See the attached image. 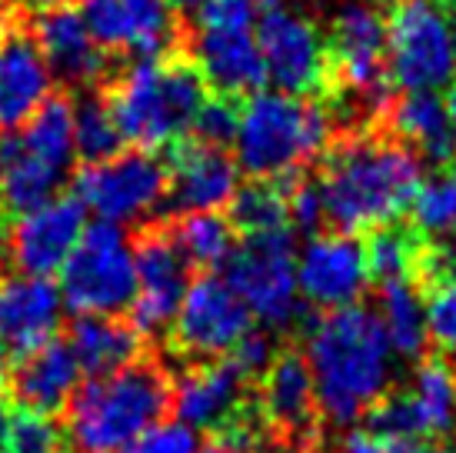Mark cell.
Here are the masks:
<instances>
[{"label":"cell","instance_id":"25","mask_svg":"<svg viewBox=\"0 0 456 453\" xmlns=\"http://www.w3.org/2000/svg\"><path fill=\"white\" fill-rule=\"evenodd\" d=\"M67 343L90 377H110L147 357V340L124 317H74Z\"/></svg>","mask_w":456,"mask_h":453},{"label":"cell","instance_id":"24","mask_svg":"<svg viewBox=\"0 0 456 453\" xmlns=\"http://www.w3.org/2000/svg\"><path fill=\"white\" fill-rule=\"evenodd\" d=\"M380 127L440 170L456 164V130L450 124L446 101L433 90L393 97Z\"/></svg>","mask_w":456,"mask_h":453},{"label":"cell","instance_id":"30","mask_svg":"<svg viewBox=\"0 0 456 453\" xmlns=\"http://www.w3.org/2000/svg\"><path fill=\"white\" fill-rule=\"evenodd\" d=\"M427 243L430 240L419 237L410 224L406 226L390 224V226H380V230H370L367 240H363L370 284L383 287V284H393V280H413L417 260Z\"/></svg>","mask_w":456,"mask_h":453},{"label":"cell","instance_id":"9","mask_svg":"<svg viewBox=\"0 0 456 453\" xmlns=\"http://www.w3.org/2000/svg\"><path fill=\"white\" fill-rule=\"evenodd\" d=\"M227 284L266 327H287L300 314L297 253L290 230L240 237L227 264Z\"/></svg>","mask_w":456,"mask_h":453},{"label":"cell","instance_id":"28","mask_svg":"<svg viewBox=\"0 0 456 453\" xmlns=\"http://www.w3.org/2000/svg\"><path fill=\"white\" fill-rule=\"evenodd\" d=\"M380 320L387 330L393 353L406 360H423L430 347V327H427V301L413 280H393L380 290Z\"/></svg>","mask_w":456,"mask_h":453},{"label":"cell","instance_id":"29","mask_svg":"<svg viewBox=\"0 0 456 453\" xmlns=\"http://www.w3.org/2000/svg\"><path fill=\"white\" fill-rule=\"evenodd\" d=\"M170 234L177 240L183 257L191 260L193 270L214 274L216 267H227L233 251H237V230L230 224L227 214H183V217H164Z\"/></svg>","mask_w":456,"mask_h":453},{"label":"cell","instance_id":"18","mask_svg":"<svg viewBox=\"0 0 456 453\" xmlns=\"http://www.w3.org/2000/svg\"><path fill=\"white\" fill-rule=\"evenodd\" d=\"M240 190V167L220 147H207L200 140H180L170 147V190H167V217L214 214L230 207Z\"/></svg>","mask_w":456,"mask_h":453},{"label":"cell","instance_id":"47","mask_svg":"<svg viewBox=\"0 0 456 453\" xmlns=\"http://www.w3.org/2000/svg\"><path fill=\"white\" fill-rule=\"evenodd\" d=\"M270 4H277V0H260V11H264V7H270Z\"/></svg>","mask_w":456,"mask_h":453},{"label":"cell","instance_id":"37","mask_svg":"<svg viewBox=\"0 0 456 453\" xmlns=\"http://www.w3.org/2000/svg\"><path fill=\"white\" fill-rule=\"evenodd\" d=\"M191 134L193 140H200L207 147L227 151V144H237V134H240V103L220 97V94L207 97L203 107L197 111Z\"/></svg>","mask_w":456,"mask_h":453},{"label":"cell","instance_id":"46","mask_svg":"<svg viewBox=\"0 0 456 453\" xmlns=\"http://www.w3.org/2000/svg\"><path fill=\"white\" fill-rule=\"evenodd\" d=\"M7 27H11V24H7V13H4V4H0V34H4Z\"/></svg>","mask_w":456,"mask_h":453},{"label":"cell","instance_id":"35","mask_svg":"<svg viewBox=\"0 0 456 453\" xmlns=\"http://www.w3.org/2000/svg\"><path fill=\"white\" fill-rule=\"evenodd\" d=\"M419 293L427 301V327H430L433 350L446 364L456 367V270Z\"/></svg>","mask_w":456,"mask_h":453},{"label":"cell","instance_id":"49","mask_svg":"<svg viewBox=\"0 0 456 453\" xmlns=\"http://www.w3.org/2000/svg\"><path fill=\"white\" fill-rule=\"evenodd\" d=\"M396 4H400V0H396Z\"/></svg>","mask_w":456,"mask_h":453},{"label":"cell","instance_id":"33","mask_svg":"<svg viewBox=\"0 0 456 453\" xmlns=\"http://www.w3.org/2000/svg\"><path fill=\"white\" fill-rule=\"evenodd\" d=\"M74 144L84 164L110 161L124 147V134L103 90H80L74 103Z\"/></svg>","mask_w":456,"mask_h":453},{"label":"cell","instance_id":"2","mask_svg":"<svg viewBox=\"0 0 456 453\" xmlns=\"http://www.w3.org/2000/svg\"><path fill=\"white\" fill-rule=\"evenodd\" d=\"M390 340L380 314L343 307L310 324L306 364L317 383L320 416L327 427H350L390 393Z\"/></svg>","mask_w":456,"mask_h":453},{"label":"cell","instance_id":"5","mask_svg":"<svg viewBox=\"0 0 456 453\" xmlns=\"http://www.w3.org/2000/svg\"><path fill=\"white\" fill-rule=\"evenodd\" d=\"M333 140L337 130L323 101L260 90L240 107L237 164L250 180H287L323 157Z\"/></svg>","mask_w":456,"mask_h":453},{"label":"cell","instance_id":"4","mask_svg":"<svg viewBox=\"0 0 456 453\" xmlns=\"http://www.w3.org/2000/svg\"><path fill=\"white\" fill-rule=\"evenodd\" d=\"M103 94L124 144L153 153L191 134L197 111L207 101V80L191 57L170 54L160 61H134L127 70L110 77Z\"/></svg>","mask_w":456,"mask_h":453},{"label":"cell","instance_id":"32","mask_svg":"<svg viewBox=\"0 0 456 453\" xmlns=\"http://www.w3.org/2000/svg\"><path fill=\"white\" fill-rule=\"evenodd\" d=\"M230 224L240 237L270 234V230H290V207L283 180H250L243 184L230 201Z\"/></svg>","mask_w":456,"mask_h":453},{"label":"cell","instance_id":"16","mask_svg":"<svg viewBox=\"0 0 456 453\" xmlns=\"http://www.w3.org/2000/svg\"><path fill=\"white\" fill-rule=\"evenodd\" d=\"M254 397L256 383L230 357L187 364L174 377V414L193 430H227Z\"/></svg>","mask_w":456,"mask_h":453},{"label":"cell","instance_id":"1","mask_svg":"<svg viewBox=\"0 0 456 453\" xmlns=\"http://www.w3.org/2000/svg\"><path fill=\"white\" fill-rule=\"evenodd\" d=\"M314 177L327 220L354 237L396 224L423 184L419 157L383 127L333 140Z\"/></svg>","mask_w":456,"mask_h":453},{"label":"cell","instance_id":"14","mask_svg":"<svg viewBox=\"0 0 456 453\" xmlns=\"http://www.w3.org/2000/svg\"><path fill=\"white\" fill-rule=\"evenodd\" d=\"M80 17L103 54L160 61L180 44L177 13L170 0H84Z\"/></svg>","mask_w":456,"mask_h":453},{"label":"cell","instance_id":"21","mask_svg":"<svg viewBox=\"0 0 456 453\" xmlns=\"http://www.w3.org/2000/svg\"><path fill=\"white\" fill-rule=\"evenodd\" d=\"M34 37H37L44 61L53 77H61L74 90H103L110 77V61L101 44L87 30L80 11L74 7H53L34 17Z\"/></svg>","mask_w":456,"mask_h":453},{"label":"cell","instance_id":"20","mask_svg":"<svg viewBox=\"0 0 456 453\" xmlns=\"http://www.w3.org/2000/svg\"><path fill=\"white\" fill-rule=\"evenodd\" d=\"M53 74L30 27L11 24L0 34V137L24 130L51 101Z\"/></svg>","mask_w":456,"mask_h":453},{"label":"cell","instance_id":"15","mask_svg":"<svg viewBox=\"0 0 456 453\" xmlns=\"http://www.w3.org/2000/svg\"><path fill=\"white\" fill-rule=\"evenodd\" d=\"M297 284L310 307L323 314L356 307L370 287L363 240L354 234H317L297 260Z\"/></svg>","mask_w":456,"mask_h":453},{"label":"cell","instance_id":"27","mask_svg":"<svg viewBox=\"0 0 456 453\" xmlns=\"http://www.w3.org/2000/svg\"><path fill=\"white\" fill-rule=\"evenodd\" d=\"M423 441H440L456 430V367L444 357H423L406 387Z\"/></svg>","mask_w":456,"mask_h":453},{"label":"cell","instance_id":"41","mask_svg":"<svg viewBox=\"0 0 456 453\" xmlns=\"http://www.w3.org/2000/svg\"><path fill=\"white\" fill-rule=\"evenodd\" d=\"M170 7H174V13H177L180 21H191V24H197L200 21L203 7H207V0H170Z\"/></svg>","mask_w":456,"mask_h":453},{"label":"cell","instance_id":"11","mask_svg":"<svg viewBox=\"0 0 456 453\" xmlns=\"http://www.w3.org/2000/svg\"><path fill=\"white\" fill-rule=\"evenodd\" d=\"M250 330H254L250 307L233 293L227 280L203 274L187 290L167 340L187 364H203L233 353Z\"/></svg>","mask_w":456,"mask_h":453},{"label":"cell","instance_id":"45","mask_svg":"<svg viewBox=\"0 0 456 453\" xmlns=\"http://www.w3.org/2000/svg\"><path fill=\"white\" fill-rule=\"evenodd\" d=\"M11 387V374H7V367H4V353H0V393Z\"/></svg>","mask_w":456,"mask_h":453},{"label":"cell","instance_id":"6","mask_svg":"<svg viewBox=\"0 0 456 453\" xmlns=\"http://www.w3.org/2000/svg\"><path fill=\"white\" fill-rule=\"evenodd\" d=\"M387 74L400 94L456 84V11L440 0H400L387 13Z\"/></svg>","mask_w":456,"mask_h":453},{"label":"cell","instance_id":"34","mask_svg":"<svg viewBox=\"0 0 456 453\" xmlns=\"http://www.w3.org/2000/svg\"><path fill=\"white\" fill-rule=\"evenodd\" d=\"M410 226L427 240H440L444 234L456 230V167L436 170L419 184Z\"/></svg>","mask_w":456,"mask_h":453},{"label":"cell","instance_id":"31","mask_svg":"<svg viewBox=\"0 0 456 453\" xmlns=\"http://www.w3.org/2000/svg\"><path fill=\"white\" fill-rule=\"evenodd\" d=\"M30 151L37 153L40 161H47L51 167H57L61 174L70 170L74 164V103L67 94H53L51 101L40 107V113L24 127L17 130Z\"/></svg>","mask_w":456,"mask_h":453},{"label":"cell","instance_id":"26","mask_svg":"<svg viewBox=\"0 0 456 453\" xmlns=\"http://www.w3.org/2000/svg\"><path fill=\"white\" fill-rule=\"evenodd\" d=\"M64 177L67 174H61L57 167L40 161L20 140V134L0 137V210L4 214L24 217L51 203Z\"/></svg>","mask_w":456,"mask_h":453},{"label":"cell","instance_id":"38","mask_svg":"<svg viewBox=\"0 0 456 453\" xmlns=\"http://www.w3.org/2000/svg\"><path fill=\"white\" fill-rule=\"evenodd\" d=\"M333 453H444L436 441L419 437H377L370 430H350Z\"/></svg>","mask_w":456,"mask_h":453},{"label":"cell","instance_id":"13","mask_svg":"<svg viewBox=\"0 0 456 453\" xmlns=\"http://www.w3.org/2000/svg\"><path fill=\"white\" fill-rule=\"evenodd\" d=\"M256 407L277 447L293 453H317L323 416L317 403V383L306 357L297 347H280L273 364L256 383Z\"/></svg>","mask_w":456,"mask_h":453},{"label":"cell","instance_id":"23","mask_svg":"<svg viewBox=\"0 0 456 453\" xmlns=\"http://www.w3.org/2000/svg\"><path fill=\"white\" fill-rule=\"evenodd\" d=\"M80 364L67 340H51L40 350L17 360L11 374V393L30 414H64L80 391Z\"/></svg>","mask_w":456,"mask_h":453},{"label":"cell","instance_id":"39","mask_svg":"<svg viewBox=\"0 0 456 453\" xmlns=\"http://www.w3.org/2000/svg\"><path fill=\"white\" fill-rule=\"evenodd\" d=\"M127 453H200V441L197 430L187 424H157L130 443Z\"/></svg>","mask_w":456,"mask_h":453},{"label":"cell","instance_id":"7","mask_svg":"<svg viewBox=\"0 0 456 453\" xmlns=\"http://www.w3.org/2000/svg\"><path fill=\"white\" fill-rule=\"evenodd\" d=\"M61 297L77 317L130 314L137 301L134 240L117 224H90L61 270Z\"/></svg>","mask_w":456,"mask_h":453},{"label":"cell","instance_id":"42","mask_svg":"<svg viewBox=\"0 0 456 453\" xmlns=\"http://www.w3.org/2000/svg\"><path fill=\"white\" fill-rule=\"evenodd\" d=\"M200 453H243L240 447H233L230 441H220V437H214L210 443H203Z\"/></svg>","mask_w":456,"mask_h":453},{"label":"cell","instance_id":"10","mask_svg":"<svg viewBox=\"0 0 456 453\" xmlns=\"http://www.w3.org/2000/svg\"><path fill=\"white\" fill-rule=\"evenodd\" d=\"M256 44L266 63V80L290 97H320L330 87L327 37L300 11L270 4L256 17Z\"/></svg>","mask_w":456,"mask_h":453},{"label":"cell","instance_id":"48","mask_svg":"<svg viewBox=\"0 0 456 453\" xmlns=\"http://www.w3.org/2000/svg\"><path fill=\"white\" fill-rule=\"evenodd\" d=\"M453 11H456V0H453Z\"/></svg>","mask_w":456,"mask_h":453},{"label":"cell","instance_id":"19","mask_svg":"<svg viewBox=\"0 0 456 453\" xmlns=\"http://www.w3.org/2000/svg\"><path fill=\"white\" fill-rule=\"evenodd\" d=\"M191 61L203 74L207 87L240 101L254 97L266 84V63L256 44V27H193Z\"/></svg>","mask_w":456,"mask_h":453},{"label":"cell","instance_id":"17","mask_svg":"<svg viewBox=\"0 0 456 453\" xmlns=\"http://www.w3.org/2000/svg\"><path fill=\"white\" fill-rule=\"evenodd\" d=\"M87 230V207L70 197H53L11 226V264L24 277H44L64 270L74 247Z\"/></svg>","mask_w":456,"mask_h":453},{"label":"cell","instance_id":"3","mask_svg":"<svg viewBox=\"0 0 456 453\" xmlns=\"http://www.w3.org/2000/svg\"><path fill=\"white\" fill-rule=\"evenodd\" d=\"M174 410V377L153 353L110 377L80 383L67 416V443L74 453H127L134 441Z\"/></svg>","mask_w":456,"mask_h":453},{"label":"cell","instance_id":"12","mask_svg":"<svg viewBox=\"0 0 456 453\" xmlns=\"http://www.w3.org/2000/svg\"><path fill=\"white\" fill-rule=\"evenodd\" d=\"M134 257H137V301L130 307V324L143 337L170 334L177 310L187 290H191L193 267L177 247L167 220L153 217L134 237Z\"/></svg>","mask_w":456,"mask_h":453},{"label":"cell","instance_id":"40","mask_svg":"<svg viewBox=\"0 0 456 453\" xmlns=\"http://www.w3.org/2000/svg\"><path fill=\"white\" fill-rule=\"evenodd\" d=\"M260 0H207L193 27H256Z\"/></svg>","mask_w":456,"mask_h":453},{"label":"cell","instance_id":"36","mask_svg":"<svg viewBox=\"0 0 456 453\" xmlns=\"http://www.w3.org/2000/svg\"><path fill=\"white\" fill-rule=\"evenodd\" d=\"M61 447H64V437L51 416L17 410L11 416L0 453H61Z\"/></svg>","mask_w":456,"mask_h":453},{"label":"cell","instance_id":"44","mask_svg":"<svg viewBox=\"0 0 456 453\" xmlns=\"http://www.w3.org/2000/svg\"><path fill=\"white\" fill-rule=\"evenodd\" d=\"M40 11H53V7H70V0H30Z\"/></svg>","mask_w":456,"mask_h":453},{"label":"cell","instance_id":"8","mask_svg":"<svg viewBox=\"0 0 456 453\" xmlns=\"http://www.w3.org/2000/svg\"><path fill=\"white\" fill-rule=\"evenodd\" d=\"M170 167L151 151H120L110 161L84 164L74 174V197L107 224H134L167 203Z\"/></svg>","mask_w":456,"mask_h":453},{"label":"cell","instance_id":"43","mask_svg":"<svg viewBox=\"0 0 456 453\" xmlns=\"http://www.w3.org/2000/svg\"><path fill=\"white\" fill-rule=\"evenodd\" d=\"M446 113H450V124H453V130H456V84L450 90H446Z\"/></svg>","mask_w":456,"mask_h":453},{"label":"cell","instance_id":"22","mask_svg":"<svg viewBox=\"0 0 456 453\" xmlns=\"http://www.w3.org/2000/svg\"><path fill=\"white\" fill-rule=\"evenodd\" d=\"M61 290L44 277L0 280V350L17 360L53 340L61 324Z\"/></svg>","mask_w":456,"mask_h":453}]
</instances>
